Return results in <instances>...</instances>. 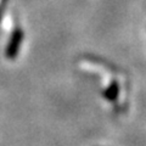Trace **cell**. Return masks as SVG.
I'll return each mask as SVG.
<instances>
[{
  "label": "cell",
  "mask_w": 146,
  "mask_h": 146,
  "mask_svg": "<svg viewBox=\"0 0 146 146\" xmlns=\"http://www.w3.org/2000/svg\"><path fill=\"white\" fill-rule=\"evenodd\" d=\"M22 40H23V31L21 28H16L11 34L10 42H9L6 46V57L9 60H13L17 56L18 50H20L22 44Z\"/></svg>",
  "instance_id": "cell-1"
},
{
  "label": "cell",
  "mask_w": 146,
  "mask_h": 146,
  "mask_svg": "<svg viewBox=\"0 0 146 146\" xmlns=\"http://www.w3.org/2000/svg\"><path fill=\"white\" fill-rule=\"evenodd\" d=\"M118 93H119V88H118V83L117 82H113V83L106 89V91L104 93V96L106 100L110 101H115L118 96Z\"/></svg>",
  "instance_id": "cell-2"
}]
</instances>
